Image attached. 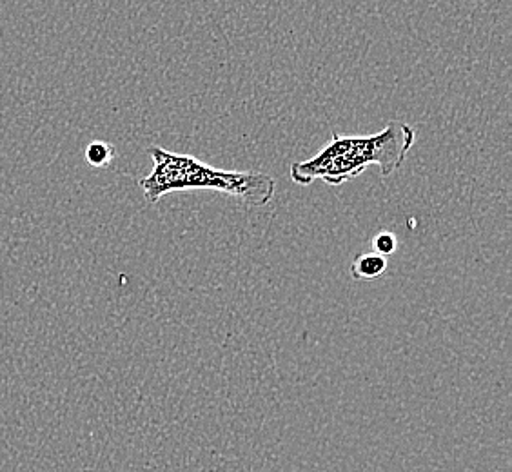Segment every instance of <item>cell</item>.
Listing matches in <instances>:
<instances>
[{
    "mask_svg": "<svg viewBox=\"0 0 512 472\" xmlns=\"http://www.w3.org/2000/svg\"><path fill=\"white\" fill-rule=\"evenodd\" d=\"M416 131L404 122H389L382 131L364 137L333 138L315 157L291 166V180L298 186H311L322 180L327 186H342L360 177L367 168L380 169L387 178L402 168L414 146Z\"/></svg>",
    "mask_w": 512,
    "mask_h": 472,
    "instance_id": "1",
    "label": "cell"
},
{
    "mask_svg": "<svg viewBox=\"0 0 512 472\" xmlns=\"http://www.w3.org/2000/svg\"><path fill=\"white\" fill-rule=\"evenodd\" d=\"M153 160V171L140 178L138 186L144 191L149 204L175 193V191H217L237 198L244 206H267L275 197L273 178L260 171H226L207 166L198 158L173 153L168 149H148Z\"/></svg>",
    "mask_w": 512,
    "mask_h": 472,
    "instance_id": "2",
    "label": "cell"
},
{
    "mask_svg": "<svg viewBox=\"0 0 512 472\" xmlns=\"http://www.w3.org/2000/svg\"><path fill=\"white\" fill-rule=\"evenodd\" d=\"M387 258L378 253H364L355 258V262L351 264V275L358 282H369L376 280L380 276L385 275L387 271Z\"/></svg>",
    "mask_w": 512,
    "mask_h": 472,
    "instance_id": "3",
    "label": "cell"
},
{
    "mask_svg": "<svg viewBox=\"0 0 512 472\" xmlns=\"http://www.w3.org/2000/svg\"><path fill=\"white\" fill-rule=\"evenodd\" d=\"M113 158H115V148L108 142L95 140L86 148V162L93 168H108Z\"/></svg>",
    "mask_w": 512,
    "mask_h": 472,
    "instance_id": "4",
    "label": "cell"
},
{
    "mask_svg": "<svg viewBox=\"0 0 512 472\" xmlns=\"http://www.w3.org/2000/svg\"><path fill=\"white\" fill-rule=\"evenodd\" d=\"M373 247H375V253L387 258V256L393 255L394 251H396L398 240H396V236H394L393 233L382 231V233H378V235L373 238Z\"/></svg>",
    "mask_w": 512,
    "mask_h": 472,
    "instance_id": "5",
    "label": "cell"
}]
</instances>
